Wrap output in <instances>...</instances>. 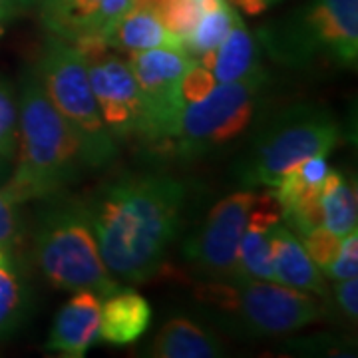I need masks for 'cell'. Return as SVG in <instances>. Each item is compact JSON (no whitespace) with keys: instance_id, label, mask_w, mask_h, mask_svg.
<instances>
[{"instance_id":"obj_7","label":"cell","mask_w":358,"mask_h":358,"mask_svg":"<svg viewBox=\"0 0 358 358\" xmlns=\"http://www.w3.org/2000/svg\"><path fill=\"white\" fill-rule=\"evenodd\" d=\"M273 58L303 66L315 58L355 68L358 58V0H313L289 22L259 32Z\"/></svg>"},{"instance_id":"obj_24","label":"cell","mask_w":358,"mask_h":358,"mask_svg":"<svg viewBox=\"0 0 358 358\" xmlns=\"http://www.w3.org/2000/svg\"><path fill=\"white\" fill-rule=\"evenodd\" d=\"M341 237L334 235L333 231H329L324 225H319L313 231H308L307 235H303V247L313 259V263L320 268V273H324L331 267L338 251H341Z\"/></svg>"},{"instance_id":"obj_17","label":"cell","mask_w":358,"mask_h":358,"mask_svg":"<svg viewBox=\"0 0 358 358\" xmlns=\"http://www.w3.org/2000/svg\"><path fill=\"white\" fill-rule=\"evenodd\" d=\"M223 355L225 346L215 334L183 317L167 320L150 346V357L157 358H219Z\"/></svg>"},{"instance_id":"obj_26","label":"cell","mask_w":358,"mask_h":358,"mask_svg":"<svg viewBox=\"0 0 358 358\" xmlns=\"http://www.w3.org/2000/svg\"><path fill=\"white\" fill-rule=\"evenodd\" d=\"M215 86H217V80L213 76V72L199 62H193L192 68L185 72V76L181 80V96L185 103L199 102Z\"/></svg>"},{"instance_id":"obj_27","label":"cell","mask_w":358,"mask_h":358,"mask_svg":"<svg viewBox=\"0 0 358 358\" xmlns=\"http://www.w3.org/2000/svg\"><path fill=\"white\" fill-rule=\"evenodd\" d=\"M18 205L0 189V245L13 249L20 237V219H18Z\"/></svg>"},{"instance_id":"obj_28","label":"cell","mask_w":358,"mask_h":358,"mask_svg":"<svg viewBox=\"0 0 358 358\" xmlns=\"http://www.w3.org/2000/svg\"><path fill=\"white\" fill-rule=\"evenodd\" d=\"M334 301L336 307L343 310L348 320H357L358 317V281L357 277L336 281L334 285Z\"/></svg>"},{"instance_id":"obj_14","label":"cell","mask_w":358,"mask_h":358,"mask_svg":"<svg viewBox=\"0 0 358 358\" xmlns=\"http://www.w3.org/2000/svg\"><path fill=\"white\" fill-rule=\"evenodd\" d=\"M271 259L277 282L319 296L329 294L320 268L313 263L296 235L281 221L271 229Z\"/></svg>"},{"instance_id":"obj_15","label":"cell","mask_w":358,"mask_h":358,"mask_svg":"<svg viewBox=\"0 0 358 358\" xmlns=\"http://www.w3.org/2000/svg\"><path fill=\"white\" fill-rule=\"evenodd\" d=\"M150 322L152 308L140 293L115 289L106 296L100 310V338L115 346L131 345L148 331Z\"/></svg>"},{"instance_id":"obj_5","label":"cell","mask_w":358,"mask_h":358,"mask_svg":"<svg viewBox=\"0 0 358 358\" xmlns=\"http://www.w3.org/2000/svg\"><path fill=\"white\" fill-rule=\"evenodd\" d=\"M34 259L54 289L94 291L100 296L117 289V281L103 265L82 201L58 199L40 211Z\"/></svg>"},{"instance_id":"obj_25","label":"cell","mask_w":358,"mask_h":358,"mask_svg":"<svg viewBox=\"0 0 358 358\" xmlns=\"http://www.w3.org/2000/svg\"><path fill=\"white\" fill-rule=\"evenodd\" d=\"M327 277L333 281H343L358 275V233L357 229L350 231L341 241V251L331 263V267L324 271Z\"/></svg>"},{"instance_id":"obj_32","label":"cell","mask_w":358,"mask_h":358,"mask_svg":"<svg viewBox=\"0 0 358 358\" xmlns=\"http://www.w3.org/2000/svg\"><path fill=\"white\" fill-rule=\"evenodd\" d=\"M2 169H4V164H2V162H0V173H2Z\"/></svg>"},{"instance_id":"obj_33","label":"cell","mask_w":358,"mask_h":358,"mask_svg":"<svg viewBox=\"0 0 358 358\" xmlns=\"http://www.w3.org/2000/svg\"><path fill=\"white\" fill-rule=\"evenodd\" d=\"M197 2H203V0H197Z\"/></svg>"},{"instance_id":"obj_23","label":"cell","mask_w":358,"mask_h":358,"mask_svg":"<svg viewBox=\"0 0 358 358\" xmlns=\"http://www.w3.org/2000/svg\"><path fill=\"white\" fill-rule=\"evenodd\" d=\"M201 16L197 0H166L162 8L157 10V18L164 22L169 32L178 34L185 40L197 24Z\"/></svg>"},{"instance_id":"obj_6","label":"cell","mask_w":358,"mask_h":358,"mask_svg":"<svg viewBox=\"0 0 358 358\" xmlns=\"http://www.w3.org/2000/svg\"><path fill=\"white\" fill-rule=\"evenodd\" d=\"M34 72L52 106L80 141L86 167L110 166L117 155V143L103 124L90 86L88 64L76 46L50 36Z\"/></svg>"},{"instance_id":"obj_20","label":"cell","mask_w":358,"mask_h":358,"mask_svg":"<svg viewBox=\"0 0 358 358\" xmlns=\"http://www.w3.org/2000/svg\"><path fill=\"white\" fill-rule=\"evenodd\" d=\"M241 18L233 10L227 0H221L217 6L203 10L197 24L193 26L189 36L185 38V48L192 56H201L203 52L217 50L223 38Z\"/></svg>"},{"instance_id":"obj_8","label":"cell","mask_w":358,"mask_h":358,"mask_svg":"<svg viewBox=\"0 0 358 358\" xmlns=\"http://www.w3.org/2000/svg\"><path fill=\"white\" fill-rule=\"evenodd\" d=\"M268 84V74L257 64L243 78L217 84L203 100L185 103L171 152L192 159L237 140L251 126Z\"/></svg>"},{"instance_id":"obj_16","label":"cell","mask_w":358,"mask_h":358,"mask_svg":"<svg viewBox=\"0 0 358 358\" xmlns=\"http://www.w3.org/2000/svg\"><path fill=\"white\" fill-rule=\"evenodd\" d=\"M106 42L112 48L129 52L150 50V48L187 50L185 40L169 32L164 22L157 18V14L141 6H131L108 32Z\"/></svg>"},{"instance_id":"obj_19","label":"cell","mask_w":358,"mask_h":358,"mask_svg":"<svg viewBox=\"0 0 358 358\" xmlns=\"http://www.w3.org/2000/svg\"><path fill=\"white\" fill-rule=\"evenodd\" d=\"M257 66V44L251 32L247 30L243 20L229 30V34L215 50V64H213V76L219 84L233 82L243 78Z\"/></svg>"},{"instance_id":"obj_1","label":"cell","mask_w":358,"mask_h":358,"mask_svg":"<svg viewBox=\"0 0 358 358\" xmlns=\"http://www.w3.org/2000/svg\"><path fill=\"white\" fill-rule=\"evenodd\" d=\"M187 185L164 173H131L84 203L103 265L117 279L155 277L178 237Z\"/></svg>"},{"instance_id":"obj_13","label":"cell","mask_w":358,"mask_h":358,"mask_svg":"<svg viewBox=\"0 0 358 358\" xmlns=\"http://www.w3.org/2000/svg\"><path fill=\"white\" fill-rule=\"evenodd\" d=\"M100 294L76 291L52 322L46 350L66 358L86 357L92 345L100 338Z\"/></svg>"},{"instance_id":"obj_11","label":"cell","mask_w":358,"mask_h":358,"mask_svg":"<svg viewBox=\"0 0 358 358\" xmlns=\"http://www.w3.org/2000/svg\"><path fill=\"white\" fill-rule=\"evenodd\" d=\"M90 86L103 124L114 140L145 136V112L138 82L128 62L106 54L88 64Z\"/></svg>"},{"instance_id":"obj_2","label":"cell","mask_w":358,"mask_h":358,"mask_svg":"<svg viewBox=\"0 0 358 358\" xmlns=\"http://www.w3.org/2000/svg\"><path fill=\"white\" fill-rule=\"evenodd\" d=\"M16 169L2 192L20 205L56 195L86 167L80 141L52 106L36 72L22 78Z\"/></svg>"},{"instance_id":"obj_30","label":"cell","mask_w":358,"mask_h":358,"mask_svg":"<svg viewBox=\"0 0 358 358\" xmlns=\"http://www.w3.org/2000/svg\"><path fill=\"white\" fill-rule=\"evenodd\" d=\"M18 10L16 0H0V28L6 24Z\"/></svg>"},{"instance_id":"obj_29","label":"cell","mask_w":358,"mask_h":358,"mask_svg":"<svg viewBox=\"0 0 358 358\" xmlns=\"http://www.w3.org/2000/svg\"><path fill=\"white\" fill-rule=\"evenodd\" d=\"M271 2H275V0H233V4H237L249 16H257V14L265 13L271 6Z\"/></svg>"},{"instance_id":"obj_18","label":"cell","mask_w":358,"mask_h":358,"mask_svg":"<svg viewBox=\"0 0 358 358\" xmlns=\"http://www.w3.org/2000/svg\"><path fill=\"white\" fill-rule=\"evenodd\" d=\"M320 207H322V225L341 239L350 231L357 229L358 221V199L355 183L346 181V178L329 169L327 178L320 187Z\"/></svg>"},{"instance_id":"obj_9","label":"cell","mask_w":358,"mask_h":358,"mask_svg":"<svg viewBox=\"0 0 358 358\" xmlns=\"http://www.w3.org/2000/svg\"><path fill=\"white\" fill-rule=\"evenodd\" d=\"M195 62L187 50L150 48L129 54L128 66L138 82L145 112V141H171L185 110L181 80Z\"/></svg>"},{"instance_id":"obj_3","label":"cell","mask_w":358,"mask_h":358,"mask_svg":"<svg viewBox=\"0 0 358 358\" xmlns=\"http://www.w3.org/2000/svg\"><path fill=\"white\" fill-rule=\"evenodd\" d=\"M195 299L213 310L219 327L245 338L296 333L322 317L320 303L307 291L253 277L201 282Z\"/></svg>"},{"instance_id":"obj_21","label":"cell","mask_w":358,"mask_h":358,"mask_svg":"<svg viewBox=\"0 0 358 358\" xmlns=\"http://www.w3.org/2000/svg\"><path fill=\"white\" fill-rule=\"evenodd\" d=\"M28 307V294L13 259L0 265V336L18 329Z\"/></svg>"},{"instance_id":"obj_10","label":"cell","mask_w":358,"mask_h":358,"mask_svg":"<svg viewBox=\"0 0 358 358\" xmlns=\"http://www.w3.org/2000/svg\"><path fill=\"white\" fill-rule=\"evenodd\" d=\"M255 199L257 193L251 189L231 193L209 211L203 225L183 243V257L199 273L213 281L247 279L237 249Z\"/></svg>"},{"instance_id":"obj_4","label":"cell","mask_w":358,"mask_h":358,"mask_svg":"<svg viewBox=\"0 0 358 358\" xmlns=\"http://www.w3.org/2000/svg\"><path fill=\"white\" fill-rule=\"evenodd\" d=\"M338 140L341 126L327 108L293 103L261 126L237 159L233 176L245 189L275 187L287 169L313 155L327 157Z\"/></svg>"},{"instance_id":"obj_12","label":"cell","mask_w":358,"mask_h":358,"mask_svg":"<svg viewBox=\"0 0 358 358\" xmlns=\"http://www.w3.org/2000/svg\"><path fill=\"white\" fill-rule=\"evenodd\" d=\"M131 6V0H42L40 20L46 32L66 42L92 34L106 38Z\"/></svg>"},{"instance_id":"obj_22","label":"cell","mask_w":358,"mask_h":358,"mask_svg":"<svg viewBox=\"0 0 358 358\" xmlns=\"http://www.w3.org/2000/svg\"><path fill=\"white\" fill-rule=\"evenodd\" d=\"M18 145V100L13 86L0 78V157L13 159Z\"/></svg>"},{"instance_id":"obj_31","label":"cell","mask_w":358,"mask_h":358,"mask_svg":"<svg viewBox=\"0 0 358 358\" xmlns=\"http://www.w3.org/2000/svg\"><path fill=\"white\" fill-rule=\"evenodd\" d=\"M16 2H20V4H34V2H38V0H16Z\"/></svg>"}]
</instances>
